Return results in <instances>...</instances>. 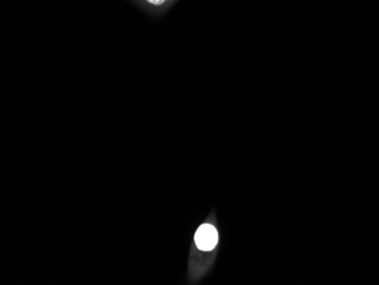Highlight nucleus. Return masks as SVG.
<instances>
[{
    "label": "nucleus",
    "mask_w": 379,
    "mask_h": 285,
    "mask_svg": "<svg viewBox=\"0 0 379 285\" xmlns=\"http://www.w3.org/2000/svg\"><path fill=\"white\" fill-rule=\"evenodd\" d=\"M146 1L152 3V5H162V3L165 2L166 0H146Z\"/></svg>",
    "instance_id": "nucleus-2"
},
{
    "label": "nucleus",
    "mask_w": 379,
    "mask_h": 285,
    "mask_svg": "<svg viewBox=\"0 0 379 285\" xmlns=\"http://www.w3.org/2000/svg\"><path fill=\"white\" fill-rule=\"evenodd\" d=\"M219 229L216 213L213 212L196 229L188 260L190 284H198L213 268L219 250Z\"/></svg>",
    "instance_id": "nucleus-1"
}]
</instances>
